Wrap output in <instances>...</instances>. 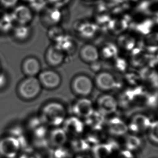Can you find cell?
Instances as JSON below:
<instances>
[{
	"instance_id": "obj_1",
	"label": "cell",
	"mask_w": 158,
	"mask_h": 158,
	"mask_svg": "<svg viewBox=\"0 0 158 158\" xmlns=\"http://www.w3.org/2000/svg\"><path fill=\"white\" fill-rule=\"evenodd\" d=\"M39 117L47 126L57 127L66 118V108L60 103L50 102L42 107Z\"/></svg>"
},
{
	"instance_id": "obj_2",
	"label": "cell",
	"mask_w": 158,
	"mask_h": 158,
	"mask_svg": "<svg viewBox=\"0 0 158 158\" xmlns=\"http://www.w3.org/2000/svg\"><path fill=\"white\" fill-rule=\"evenodd\" d=\"M42 87L37 77H26L17 86V94L23 100H31L39 96Z\"/></svg>"
},
{
	"instance_id": "obj_3",
	"label": "cell",
	"mask_w": 158,
	"mask_h": 158,
	"mask_svg": "<svg viewBox=\"0 0 158 158\" xmlns=\"http://www.w3.org/2000/svg\"><path fill=\"white\" fill-rule=\"evenodd\" d=\"M21 145L19 140L9 135L0 138V156L3 158H16L19 154Z\"/></svg>"
},
{
	"instance_id": "obj_4",
	"label": "cell",
	"mask_w": 158,
	"mask_h": 158,
	"mask_svg": "<svg viewBox=\"0 0 158 158\" xmlns=\"http://www.w3.org/2000/svg\"><path fill=\"white\" fill-rule=\"evenodd\" d=\"M92 150L94 158H116L120 150L119 144L114 140L103 141Z\"/></svg>"
},
{
	"instance_id": "obj_5",
	"label": "cell",
	"mask_w": 158,
	"mask_h": 158,
	"mask_svg": "<svg viewBox=\"0 0 158 158\" xmlns=\"http://www.w3.org/2000/svg\"><path fill=\"white\" fill-rule=\"evenodd\" d=\"M71 87L75 94L82 97H85L92 93L94 83L89 77L81 74L74 77L72 81Z\"/></svg>"
},
{
	"instance_id": "obj_6",
	"label": "cell",
	"mask_w": 158,
	"mask_h": 158,
	"mask_svg": "<svg viewBox=\"0 0 158 158\" xmlns=\"http://www.w3.org/2000/svg\"><path fill=\"white\" fill-rule=\"evenodd\" d=\"M63 129L68 137L72 138L81 137L85 130V126L83 121L76 116L66 118L63 123Z\"/></svg>"
},
{
	"instance_id": "obj_7",
	"label": "cell",
	"mask_w": 158,
	"mask_h": 158,
	"mask_svg": "<svg viewBox=\"0 0 158 158\" xmlns=\"http://www.w3.org/2000/svg\"><path fill=\"white\" fill-rule=\"evenodd\" d=\"M152 121L148 116L138 114L133 116L128 125V130L133 134L138 135L147 132Z\"/></svg>"
},
{
	"instance_id": "obj_8",
	"label": "cell",
	"mask_w": 158,
	"mask_h": 158,
	"mask_svg": "<svg viewBox=\"0 0 158 158\" xmlns=\"http://www.w3.org/2000/svg\"><path fill=\"white\" fill-rule=\"evenodd\" d=\"M95 83L99 90L109 92L119 88V83L112 74L107 72L99 73L95 79Z\"/></svg>"
},
{
	"instance_id": "obj_9",
	"label": "cell",
	"mask_w": 158,
	"mask_h": 158,
	"mask_svg": "<svg viewBox=\"0 0 158 158\" xmlns=\"http://www.w3.org/2000/svg\"><path fill=\"white\" fill-rule=\"evenodd\" d=\"M39 79L42 87L53 90L60 86L62 79L58 73L53 70H45L39 73Z\"/></svg>"
},
{
	"instance_id": "obj_10",
	"label": "cell",
	"mask_w": 158,
	"mask_h": 158,
	"mask_svg": "<svg viewBox=\"0 0 158 158\" xmlns=\"http://www.w3.org/2000/svg\"><path fill=\"white\" fill-rule=\"evenodd\" d=\"M118 106L117 100L109 94L103 95L97 101L98 111L105 116L115 113L117 111Z\"/></svg>"
},
{
	"instance_id": "obj_11",
	"label": "cell",
	"mask_w": 158,
	"mask_h": 158,
	"mask_svg": "<svg viewBox=\"0 0 158 158\" xmlns=\"http://www.w3.org/2000/svg\"><path fill=\"white\" fill-rule=\"evenodd\" d=\"M11 15L14 22L18 25H28L32 21L33 19L31 8L23 4L16 7Z\"/></svg>"
},
{
	"instance_id": "obj_12",
	"label": "cell",
	"mask_w": 158,
	"mask_h": 158,
	"mask_svg": "<svg viewBox=\"0 0 158 158\" xmlns=\"http://www.w3.org/2000/svg\"><path fill=\"white\" fill-rule=\"evenodd\" d=\"M106 125L108 133L114 137H123L128 132V125L117 116L110 119L106 123Z\"/></svg>"
},
{
	"instance_id": "obj_13",
	"label": "cell",
	"mask_w": 158,
	"mask_h": 158,
	"mask_svg": "<svg viewBox=\"0 0 158 158\" xmlns=\"http://www.w3.org/2000/svg\"><path fill=\"white\" fill-rule=\"evenodd\" d=\"M94 111L92 101L85 98L78 100L73 105V112L75 115L74 116L80 119H85L90 116Z\"/></svg>"
},
{
	"instance_id": "obj_14",
	"label": "cell",
	"mask_w": 158,
	"mask_h": 158,
	"mask_svg": "<svg viewBox=\"0 0 158 158\" xmlns=\"http://www.w3.org/2000/svg\"><path fill=\"white\" fill-rule=\"evenodd\" d=\"M68 135L62 128L54 127L49 131L48 140L50 147H59L64 146L68 141Z\"/></svg>"
},
{
	"instance_id": "obj_15",
	"label": "cell",
	"mask_w": 158,
	"mask_h": 158,
	"mask_svg": "<svg viewBox=\"0 0 158 158\" xmlns=\"http://www.w3.org/2000/svg\"><path fill=\"white\" fill-rule=\"evenodd\" d=\"M22 71L27 77H36L41 72V63L37 58L28 57L22 64Z\"/></svg>"
},
{
	"instance_id": "obj_16",
	"label": "cell",
	"mask_w": 158,
	"mask_h": 158,
	"mask_svg": "<svg viewBox=\"0 0 158 158\" xmlns=\"http://www.w3.org/2000/svg\"><path fill=\"white\" fill-rule=\"evenodd\" d=\"M105 116L98 110H94L90 116L84 119V123L89 130L103 129L105 125Z\"/></svg>"
},
{
	"instance_id": "obj_17",
	"label": "cell",
	"mask_w": 158,
	"mask_h": 158,
	"mask_svg": "<svg viewBox=\"0 0 158 158\" xmlns=\"http://www.w3.org/2000/svg\"><path fill=\"white\" fill-rule=\"evenodd\" d=\"M64 59V53L57 46H50L45 53V60L50 66H60L63 62Z\"/></svg>"
},
{
	"instance_id": "obj_18",
	"label": "cell",
	"mask_w": 158,
	"mask_h": 158,
	"mask_svg": "<svg viewBox=\"0 0 158 158\" xmlns=\"http://www.w3.org/2000/svg\"><path fill=\"white\" fill-rule=\"evenodd\" d=\"M79 56L84 62L92 64L98 60L100 53L98 49L92 44H86L81 47Z\"/></svg>"
},
{
	"instance_id": "obj_19",
	"label": "cell",
	"mask_w": 158,
	"mask_h": 158,
	"mask_svg": "<svg viewBox=\"0 0 158 158\" xmlns=\"http://www.w3.org/2000/svg\"><path fill=\"white\" fill-rule=\"evenodd\" d=\"M70 149L77 154H85L91 148L83 137L73 138L70 143Z\"/></svg>"
},
{
	"instance_id": "obj_20",
	"label": "cell",
	"mask_w": 158,
	"mask_h": 158,
	"mask_svg": "<svg viewBox=\"0 0 158 158\" xmlns=\"http://www.w3.org/2000/svg\"><path fill=\"white\" fill-rule=\"evenodd\" d=\"M60 13L56 8L46 10L42 17L43 23L50 27L56 26L60 22Z\"/></svg>"
},
{
	"instance_id": "obj_21",
	"label": "cell",
	"mask_w": 158,
	"mask_h": 158,
	"mask_svg": "<svg viewBox=\"0 0 158 158\" xmlns=\"http://www.w3.org/2000/svg\"><path fill=\"white\" fill-rule=\"evenodd\" d=\"M143 141L138 135L130 134L127 135L124 140L125 149L134 153L140 149Z\"/></svg>"
},
{
	"instance_id": "obj_22",
	"label": "cell",
	"mask_w": 158,
	"mask_h": 158,
	"mask_svg": "<svg viewBox=\"0 0 158 158\" xmlns=\"http://www.w3.org/2000/svg\"><path fill=\"white\" fill-rule=\"evenodd\" d=\"M31 35V29L28 25H18L13 29V35L15 39L20 41L28 39Z\"/></svg>"
},
{
	"instance_id": "obj_23",
	"label": "cell",
	"mask_w": 158,
	"mask_h": 158,
	"mask_svg": "<svg viewBox=\"0 0 158 158\" xmlns=\"http://www.w3.org/2000/svg\"><path fill=\"white\" fill-rule=\"evenodd\" d=\"M14 21L11 15L4 13L0 16V30L8 32L12 29Z\"/></svg>"
},
{
	"instance_id": "obj_24",
	"label": "cell",
	"mask_w": 158,
	"mask_h": 158,
	"mask_svg": "<svg viewBox=\"0 0 158 158\" xmlns=\"http://www.w3.org/2000/svg\"><path fill=\"white\" fill-rule=\"evenodd\" d=\"M73 153L70 148L64 146L53 148L51 156L52 158H73Z\"/></svg>"
},
{
	"instance_id": "obj_25",
	"label": "cell",
	"mask_w": 158,
	"mask_h": 158,
	"mask_svg": "<svg viewBox=\"0 0 158 158\" xmlns=\"http://www.w3.org/2000/svg\"><path fill=\"white\" fill-rule=\"evenodd\" d=\"M48 37L52 40L55 41V42H58L62 39H63L65 35L63 32V30L62 28L58 26H52L50 28L48 31Z\"/></svg>"
},
{
	"instance_id": "obj_26",
	"label": "cell",
	"mask_w": 158,
	"mask_h": 158,
	"mask_svg": "<svg viewBox=\"0 0 158 158\" xmlns=\"http://www.w3.org/2000/svg\"><path fill=\"white\" fill-rule=\"evenodd\" d=\"M147 133L148 138L151 142L157 145L158 142V124L157 121H152Z\"/></svg>"
},
{
	"instance_id": "obj_27",
	"label": "cell",
	"mask_w": 158,
	"mask_h": 158,
	"mask_svg": "<svg viewBox=\"0 0 158 158\" xmlns=\"http://www.w3.org/2000/svg\"><path fill=\"white\" fill-rule=\"evenodd\" d=\"M19 0H0V4L6 8H11L17 5Z\"/></svg>"
},
{
	"instance_id": "obj_28",
	"label": "cell",
	"mask_w": 158,
	"mask_h": 158,
	"mask_svg": "<svg viewBox=\"0 0 158 158\" xmlns=\"http://www.w3.org/2000/svg\"><path fill=\"white\" fill-rule=\"evenodd\" d=\"M7 77L3 72L0 73V89H2L6 86Z\"/></svg>"
},
{
	"instance_id": "obj_29",
	"label": "cell",
	"mask_w": 158,
	"mask_h": 158,
	"mask_svg": "<svg viewBox=\"0 0 158 158\" xmlns=\"http://www.w3.org/2000/svg\"><path fill=\"white\" fill-rule=\"evenodd\" d=\"M19 158H37L36 156H34L31 154H21L20 156L19 157Z\"/></svg>"
},
{
	"instance_id": "obj_30",
	"label": "cell",
	"mask_w": 158,
	"mask_h": 158,
	"mask_svg": "<svg viewBox=\"0 0 158 158\" xmlns=\"http://www.w3.org/2000/svg\"><path fill=\"white\" fill-rule=\"evenodd\" d=\"M77 156L75 158H94L93 156H90L88 154H77Z\"/></svg>"
},
{
	"instance_id": "obj_31",
	"label": "cell",
	"mask_w": 158,
	"mask_h": 158,
	"mask_svg": "<svg viewBox=\"0 0 158 158\" xmlns=\"http://www.w3.org/2000/svg\"><path fill=\"white\" fill-rule=\"evenodd\" d=\"M23 1H26V2H31L32 0H23Z\"/></svg>"
},
{
	"instance_id": "obj_32",
	"label": "cell",
	"mask_w": 158,
	"mask_h": 158,
	"mask_svg": "<svg viewBox=\"0 0 158 158\" xmlns=\"http://www.w3.org/2000/svg\"><path fill=\"white\" fill-rule=\"evenodd\" d=\"M2 69H1V63H0V73L2 72Z\"/></svg>"
},
{
	"instance_id": "obj_33",
	"label": "cell",
	"mask_w": 158,
	"mask_h": 158,
	"mask_svg": "<svg viewBox=\"0 0 158 158\" xmlns=\"http://www.w3.org/2000/svg\"><path fill=\"white\" fill-rule=\"evenodd\" d=\"M52 158V156H49V158Z\"/></svg>"
}]
</instances>
